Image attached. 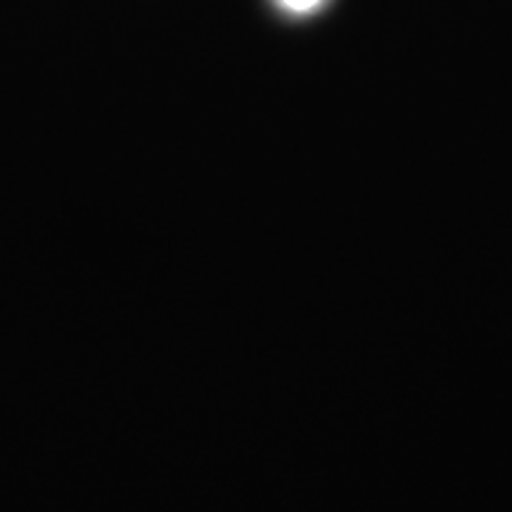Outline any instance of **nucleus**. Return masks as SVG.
<instances>
[{
  "label": "nucleus",
  "instance_id": "obj_1",
  "mask_svg": "<svg viewBox=\"0 0 512 512\" xmlns=\"http://www.w3.org/2000/svg\"><path fill=\"white\" fill-rule=\"evenodd\" d=\"M283 3L287 5V8H292V10H299V12H304V10H311L313 5H318L320 0H283Z\"/></svg>",
  "mask_w": 512,
  "mask_h": 512
}]
</instances>
